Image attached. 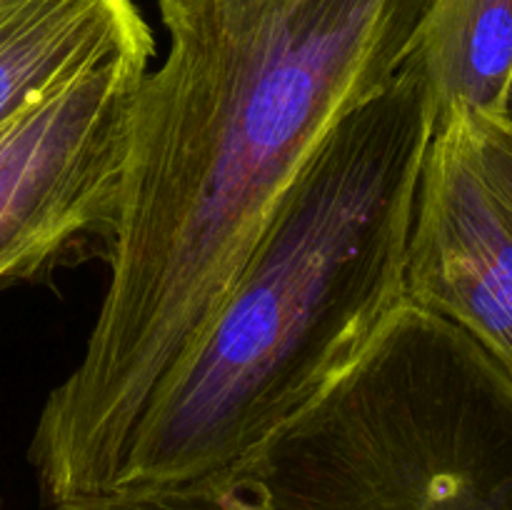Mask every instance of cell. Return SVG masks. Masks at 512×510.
<instances>
[{"instance_id":"6da1fadb","label":"cell","mask_w":512,"mask_h":510,"mask_svg":"<svg viewBox=\"0 0 512 510\" xmlns=\"http://www.w3.org/2000/svg\"><path fill=\"white\" fill-rule=\"evenodd\" d=\"M433 0H158L108 285L28 460L45 508L113 490L130 438L330 130L410 53Z\"/></svg>"},{"instance_id":"7a4b0ae2","label":"cell","mask_w":512,"mask_h":510,"mask_svg":"<svg viewBox=\"0 0 512 510\" xmlns=\"http://www.w3.org/2000/svg\"><path fill=\"white\" fill-rule=\"evenodd\" d=\"M433 135L428 93L405 65L330 130L155 390L108 495L220 473L360 358L408 300L410 233Z\"/></svg>"},{"instance_id":"3957f363","label":"cell","mask_w":512,"mask_h":510,"mask_svg":"<svg viewBox=\"0 0 512 510\" xmlns=\"http://www.w3.org/2000/svg\"><path fill=\"white\" fill-rule=\"evenodd\" d=\"M50 510H512V378L405 300L333 385L220 473Z\"/></svg>"},{"instance_id":"277c9868","label":"cell","mask_w":512,"mask_h":510,"mask_svg":"<svg viewBox=\"0 0 512 510\" xmlns=\"http://www.w3.org/2000/svg\"><path fill=\"white\" fill-rule=\"evenodd\" d=\"M150 60H115L0 125V290L105 258Z\"/></svg>"},{"instance_id":"5b68a950","label":"cell","mask_w":512,"mask_h":510,"mask_svg":"<svg viewBox=\"0 0 512 510\" xmlns=\"http://www.w3.org/2000/svg\"><path fill=\"white\" fill-rule=\"evenodd\" d=\"M405 295L465 330L512 378V230L475 170L458 110L425 155Z\"/></svg>"},{"instance_id":"8992f818","label":"cell","mask_w":512,"mask_h":510,"mask_svg":"<svg viewBox=\"0 0 512 510\" xmlns=\"http://www.w3.org/2000/svg\"><path fill=\"white\" fill-rule=\"evenodd\" d=\"M135 0H0V125L125 58H153Z\"/></svg>"},{"instance_id":"52a82bcc","label":"cell","mask_w":512,"mask_h":510,"mask_svg":"<svg viewBox=\"0 0 512 510\" xmlns=\"http://www.w3.org/2000/svg\"><path fill=\"white\" fill-rule=\"evenodd\" d=\"M405 68L428 93L435 128L453 110L512 113V0H433Z\"/></svg>"},{"instance_id":"ba28073f","label":"cell","mask_w":512,"mask_h":510,"mask_svg":"<svg viewBox=\"0 0 512 510\" xmlns=\"http://www.w3.org/2000/svg\"><path fill=\"white\" fill-rule=\"evenodd\" d=\"M458 113L475 170L488 188L500 218L512 230V113L475 115L465 110Z\"/></svg>"}]
</instances>
